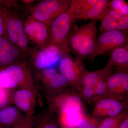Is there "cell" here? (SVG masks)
Returning a JSON list of instances; mask_svg holds the SVG:
<instances>
[{
    "instance_id": "1",
    "label": "cell",
    "mask_w": 128,
    "mask_h": 128,
    "mask_svg": "<svg viewBox=\"0 0 128 128\" xmlns=\"http://www.w3.org/2000/svg\"><path fill=\"white\" fill-rule=\"evenodd\" d=\"M0 87L2 89L29 90L36 96L39 106L43 105L42 95L34 82L28 61L14 64L0 70Z\"/></svg>"
},
{
    "instance_id": "2",
    "label": "cell",
    "mask_w": 128,
    "mask_h": 128,
    "mask_svg": "<svg viewBox=\"0 0 128 128\" xmlns=\"http://www.w3.org/2000/svg\"><path fill=\"white\" fill-rule=\"evenodd\" d=\"M96 22L91 20L89 23L69 32L66 40L69 53L84 63L86 58L92 57L95 48L97 28Z\"/></svg>"
},
{
    "instance_id": "3",
    "label": "cell",
    "mask_w": 128,
    "mask_h": 128,
    "mask_svg": "<svg viewBox=\"0 0 128 128\" xmlns=\"http://www.w3.org/2000/svg\"><path fill=\"white\" fill-rule=\"evenodd\" d=\"M25 21L18 9L10 8L8 12L4 35L22 53L30 56L34 48L29 46V42L24 30Z\"/></svg>"
},
{
    "instance_id": "4",
    "label": "cell",
    "mask_w": 128,
    "mask_h": 128,
    "mask_svg": "<svg viewBox=\"0 0 128 128\" xmlns=\"http://www.w3.org/2000/svg\"><path fill=\"white\" fill-rule=\"evenodd\" d=\"M71 0H44L28 6L30 16L37 20L50 26L58 16L68 8Z\"/></svg>"
},
{
    "instance_id": "5",
    "label": "cell",
    "mask_w": 128,
    "mask_h": 128,
    "mask_svg": "<svg viewBox=\"0 0 128 128\" xmlns=\"http://www.w3.org/2000/svg\"><path fill=\"white\" fill-rule=\"evenodd\" d=\"M108 0H72L69 7L75 19L100 20L108 9Z\"/></svg>"
},
{
    "instance_id": "6",
    "label": "cell",
    "mask_w": 128,
    "mask_h": 128,
    "mask_svg": "<svg viewBox=\"0 0 128 128\" xmlns=\"http://www.w3.org/2000/svg\"><path fill=\"white\" fill-rule=\"evenodd\" d=\"M67 51L68 50L66 47L59 48L51 45L43 49L34 48L28 58L32 72L52 67L61 58L63 53Z\"/></svg>"
},
{
    "instance_id": "7",
    "label": "cell",
    "mask_w": 128,
    "mask_h": 128,
    "mask_svg": "<svg viewBox=\"0 0 128 128\" xmlns=\"http://www.w3.org/2000/svg\"><path fill=\"white\" fill-rule=\"evenodd\" d=\"M128 44V32L112 31L96 36L94 52L90 58L92 63L95 58L108 54L115 48Z\"/></svg>"
},
{
    "instance_id": "8",
    "label": "cell",
    "mask_w": 128,
    "mask_h": 128,
    "mask_svg": "<svg viewBox=\"0 0 128 128\" xmlns=\"http://www.w3.org/2000/svg\"><path fill=\"white\" fill-rule=\"evenodd\" d=\"M59 69L60 73L68 81L69 86L72 87L80 86L83 78L89 72L84 63L72 56L69 52L61 56Z\"/></svg>"
},
{
    "instance_id": "9",
    "label": "cell",
    "mask_w": 128,
    "mask_h": 128,
    "mask_svg": "<svg viewBox=\"0 0 128 128\" xmlns=\"http://www.w3.org/2000/svg\"><path fill=\"white\" fill-rule=\"evenodd\" d=\"M75 20L69 8L59 15L50 26L49 45L59 48L66 46V38Z\"/></svg>"
},
{
    "instance_id": "10",
    "label": "cell",
    "mask_w": 128,
    "mask_h": 128,
    "mask_svg": "<svg viewBox=\"0 0 128 128\" xmlns=\"http://www.w3.org/2000/svg\"><path fill=\"white\" fill-rule=\"evenodd\" d=\"M114 66L107 81V98L124 102L128 95V68Z\"/></svg>"
},
{
    "instance_id": "11",
    "label": "cell",
    "mask_w": 128,
    "mask_h": 128,
    "mask_svg": "<svg viewBox=\"0 0 128 128\" xmlns=\"http://www.w3.org/2000/svg\"><path fill=\"white\" fill-rule=\"evenodd\" d=\"M24 32L28 41L35 44L36 48L43 49L49 46L50 26L29 16L25 21Z\"/></svg>"
},
{
    "instance_id": "12",
    "label": "cell",
    "mask_w": 128,
    "mask_h": 128,
    "mask_svg": "<svg viewBox=\"0 0 128 128\" xmlns=\"http://www.w3.org/2000/svg\"><path fill=\"white\" fill-rule=\"evenodd\" d=\"M39 90L42 89L44 92H55L65 89L69 86L68 82L65 77L60 73L57 72L53 67L44 69L40 73L36 84Z\"/></svg>"
},
{
    "instance_id": "13",
    "label": "cell",
    "mask_w": 128,
    "mask_h": 128,
    "mask_svg": "<svg viewBox=\"0 0 128 128\" xmlns=\"http://www.w3.org/2000/svg\"><path fill=\"white\" fill-rule=\"evenodd\" d=\"M27 61V56L16 48L4 34L0 38V70Z\"/></svg>"
},
{
    "instance_id": "14",
    "label": "cell",
    "mask_w": 128,
    "mask_h": 128,
    "mask_svg": "<svg viewBox=\"0 0 128 128\" xmlns=\"http://www.w3.org/2000/svg\"><path fill=\"white\" fill-rule=\"evenodd\" d=\"M125 104L124 102L114 98H102L96 102L92 111V115L97 118L116 116L123 112Z\"/></svg>"
},
{
    "instance_id": "15",
    "label": "cell",
    "mask_w": 128,
    "mask_h": 128,
    "mask_svg": "<svg viewBox=\"0 0 128 128\" xmlns=\"http://www.w3.org/2000/svg\"><path fill=\"white\" fill-rule=\"evenodd\" d=\"M38 103L36 96L32 92L25 89H16L13 95V104L26 117L34 115Z\"/></svg>"
},
{
    "instance_id": "16",
    "label": "cell",
    "mask_w": 128,
    "mask_h": 128,
    "mask_svg": "<svg viewBox=\"0 0 128 128\" xmlns=\"http://www.w3.org/2000/svg\"><path fill=\"white\" fill-rule=\"evenodd\" d=\"M100 34L112 31H128V16L120 15L108 8L101 18Z\"/></svg>"
},
{
    "instance_id": "17",
    "label": "cell",
    "mask_w": 128,
    "mask_h": 128,
    "mask_svg": "<svg viewBox=\"0 0 128 128\" xmlns=\"http://www.w3.org/2000/svg\"><path fill=\"white\" fill-rule=\"evenodd\" d=\"M26 117L15 105H12L0 110V125L10 128Z\"/></svg>"
},
{
    "instance_id": "18",
    "label": "cell",
    "mask_w": 128,
    "mask_h": 128,
    "mask_svg": "<svg viewBox=\"0 0 128 128\" xmlns=\"http://www.w3.org/2000/svg\"><path fill=\"white\" fill-rule=\"evenodd\" d=\"M106 66L128 68V44L115 48L109 53Z\"/></svg>"
},
{
    "instance_id": "19",
    "label": "cell",
    "mask_w": 128,
    "mask_h": 128,
    "mask_svg": "<svg viewBox=\"0 0 128 128\" xmlns=\"http://www.w3.org/2000/svg\"><path fill=\"white\" fill-rule=\"evenodd\" d=\"M58 118L54 112L49 109L37 116L32 128H59Z\"/></svg>"
},
{
    "instance_id": "20",
    "label": "cell",
    "mask_w": 128,
    "mask_h": 128,
    "mask_svg": "<svg viewBox=\"0 0 128 128\" xmlns=\"http://www.w3.org/2000/svg\"><path fill=\"white\" fill-rule=\"evenodd\" d=\"M112 70V67L108 68L105 66L103 68L89 72L83 78L80 86H95L100 80L109 74Z\"/></svg>"
},
{
    "instance_id": "21",
    "label": "cell",
    "mask_w": 128,
    "mask_h": 128,
    "mask_svg": "<svg viewBox=\"0 0 128 128\" xmlns=\"http://www.w3.org/2000/svg\"><path fill=\"white\" fill-rule=\"evenodd\" d=\"M127 113L122 112L116 116L105 118L100 121L98 128H118L126 117Z\"/></svg>"
},
{
    "instance_id": "22",
    "label": "cell",
    "mask_w": 128,
    "mask_h": 128,
    "mask_svg": "<svg viewBox=\"0 0 128 128\" xmlns=\"http://www.w3.org/2000/svg\"><path fill=\"white\" fill-rule=\"evenodd\" d=\"M110 74L101 79L94 86L95 101L96 102L100 99L107 98V81L108 77Z\"/></svg>"
},
{
    "instance_id": "23",
    "label": "cell",
    "mask_w": 128,
    "mask_h": 128,
    "mask_svg": "<svg viewBox=\"0 0 128 128\" xmlns=\"http://www.w3.org/2000/svg\"><path fill=\"white\" fill-rule=\"evenodd\" d=\"M108 7L118 13L124 16H128V4L124 0H109Z\"/></svg>"
},
{
    "instance_id": "24",
    "label": "cell",
    "mask_w": 128,
    "mask_h": 128,
    "mask_svg": "<svg viewBox=\"0 0 128 128\" xmlns=\"http://www.w3.org/2000/svg\"><path fill=\"white\" fill-rule=\"evenodd\" d=\"M15 90H0V110L12 105L13 95Z\"/></svg>"
},
{
    "instance_id": "25",
    "label": "cell",
    "mask_w": 128,
    "mask_h": 128,
    "mask_svg": "<svg viewBox=\"0 0 128 128\" xmlns=\"http://www.w3.org/2000/svg\"><path fill=\"white\" fill-rule=\"evenodd\" d=\"M100 121L97 118L84 114L77 124V128H98Z\"/></svg>"
},
{
    "instance_id": "26",
    "label": "cell",
    "mask_w": 128,
    "mask_h": 128,
    "mask_svg": "<svg viewBox=\"0 0 128 128\" xmlns=\"http://www.w3.org/2000/svg\"><path fill=\"white\" fill-rule=\"evenodd\" d=\"M10 8L0 0V38L4 35L6 32V16Z\"/></svg>"
},
{
    "instance_id": "27",
    "label": "cell",
    "mask_w": 128,
    "mask_h": 128,
    "mask_svg": "<svg viewBox=\"0 0 128 128\" xmlns=\"http://www.w3.org/2000/svg\"><path fill=\"white\" fill-rule=\"evenodd\" d=\"M80 96L86 102L91 103L95 102V94H94V86H82Z\"/></svg>"
},
{
    "instance_id": "28",
    "label": "cell",
    "mask_w": 128,
    "mask_h": 128,
    "mask_svg": "<svg viewBox=\"0 0 128 128\" xmlns=\"http://www.w3.org/2000/svg\"><path fill=\"white\" fill-rule=\"evenodd\" d=\"M35 119V115L25 117L10 128H32Z\"/></svg>"
},
{
    "instance_id": "29",
    "label": "cell",
    "mask_w": 128,
    "mask_h": 128,
    "mask_svg": "<svg viewBox=\"0 0 128 128\" xmlns=\"http://www.w3.org/2000/svg\"><path fill=\"white\" fill-rule=\"evenodd\" d=\"M118 128H128V116L121 122Z\"/></svg>"
},
{
    "instance_id": "30",
    "label": "cell",
    "mask_w": 128,
    "mask_h": 128,
    "mask_svg": "<svg viewBox=\"0 0 128 128\" xmlns=\"http://www.w3.org/2000/svg\"><path fill=\"white\" fill-rule=\"evenodd\" d=\"M22 2L25 3V4L27 5L28 6H30L32 4V3L34 2V0H22Z\"/></svg>"
},
{
    "instance_id": "31",
    "label": "cell",
    "mask_w": 128,
    "mask_h": 128,
    "mask_svg": "<svg viewBox=\"0 0 128 128\" xmlns=\"http://www.w3.org/2000/svg\"><path fill=\"white\" fill-rule=\"evenodd\" d=\"M0 128H3V127H2V126H1L0 125Z\"/></svg>"
}]
</instances>
